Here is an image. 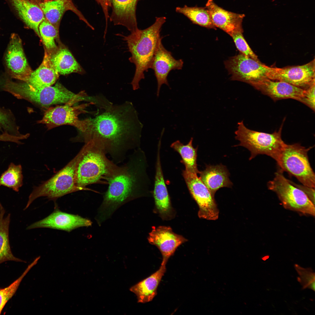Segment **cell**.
<instances>
[{
    "instance_id": "1",
    "label": "cell",
    "mask_w": 315,
    "mask_h": 315,
    "mask_svg": "<svg viewBox=\"0 0 315 315\" xmlns=\"http://www.w3.org/2000/svg\"><path fill=\"white\" fill-rule=\"evenodd\" d=\"M93 105L97 108L80 140L90 141L102 149L117 164L126 158L129 152L140 147L143 125L132 102L113 104L104 96H94Z\"/></svg>"
},
{
    "instance_id": "2",
    "label": "cell",
    "mask_w": 315,
    "mask_h": 315,
    "mask_svg": "<svg viewBox=\"0 0 315 315\" xmlns=\"http://www.w3.org/2000/svg\"><path fill=\"white\" fill-rule=\"evenodd\" d=\"M127 157L119 172L108 181V188L95 218L99 225L123 204L150 192V181L145 152L139 147Z\"/></svg>"
},
{
    "instance_id": "3",
    "label": "cell",
    "mask_w": 315,
    "mask_h": 315,
    "mask_svg": "<svg viewBox=\"0 0 315 315\" xmlns=\"http://www.w3.org/2000/svg\"><path fill=\"white\" fill-rule=\"evenodd\" d=\"M166 18L156 17L154 23L143 30L138 29L127 36H120L127 43L131 54L130 62L135 66V71L131 83L134 90L139 88V83L145 78L144 73L150 68L160 40V32Z\"/></svg>"
},
{
    "instance_id": "4",
    "label": "cell",
    "mask_w": 315,
    "mask_h": 315,
    "mask_svg": "<svg viewBox=\"0 0 315 315\" xmlns=\"http://www.w3.org/2000/svg\"><path fill=\"white\" fill-rule=\"evenodd\" d=\"M75 172L76 185L81 190L101 180H108L120 171V166L107 158L101 148L91 142L85 144Z\"/></svg>"
},
{
    "instance_id": "5",
    "label": "cell",
    "mask_w": 315,
    "mask_h": 315,
    "mask_svg": "<svg viewBox=\"0 0 315 315\" xmlns=\"http://www.w3.org/2000/svg\"><path fill=\"white\" fill-rule=\"evenodd\" d=\"M3 89L17 98L44 106L62 103L73 105L86 101L88 96L84 91L74 93L59 83L54 86L37 87L25 82H15L9 79L5 83Z\"/></svg>"
},
{
    "instance_id": "6",
    "label": "cell",
    "mask_w": 315,
    "mask_h": 315,
    "mask_svg": "<svg viewBox=\"0 0 315 315\" xmlns=\"http://www.w3.org/2000/svg\"><path fill=\"white\" fill-rule=\"evenodd\" d=\"M283 123L278 131L270 134L249 129L243 121L239 122L235 134L240 143L235 146H242L249 150L251 154L249 160L258 155H265L277 162L286 144L281 136Z\"/></svg>"
},
{
    "instance_id": "7",
    "label": "cell",
    "mask_w": 315,
    "mask_h": 315,
    "mask_svg": "<svg viewBox=\"0 0 315 315\" xmlns=\"http://www.w3.org/2000/svg\"><path fill=\"white\" fill-rule=\"evenodd\" d=\"M82 154L81 149L63 168L48 180L34 187L29 197L24 209L34 200L41 197L56 199L64 195L81 190L76 185L75 172Z\"/></svg>"
},
{
    "instance_id": "8",
    "label": "cell",
    "mask_w": 315,
    "mask_h": 315,
    "mask_svg": "<svg viewBox=\"0 0 315 315\" xmlns=\"http://www.w3.org/2000/svg\"><path fill=\"white\" fill-rule=\"evenodd\" d=\"M312 148H306L299 143L286 144L277 163L282 172L295 177L302 185L314 188L315 174L308 155Z\"/></svg>"
},
{
    "instance_id": "9",
    "label": "cell",
    "mask_w": 315,
    "mask_h": 315,
    "mask_svg": "<svg viewBox=\"0 0 315 315\" xmlns=\"http://www.w3.org/2000/svg\"><path fill=\"white\" fill-rule=\"evenodd\" d=\"M267 185L269 190L276 193L285 209L315 216V205L303 191L292 184L279 169Z\"/></svg>"
},
{
    "instance_id": "10",
    "label": "cell",
    "mask_w": 315,
    "mask_h": 315,
    "mask_svg": "<svg viewBox=\"0 0 315 315\" xmlns=\"http://www.w3.org/2000/svg\"><path fill=\"white\" fill-rule=\"evenodd\" d=\"M225 64L232 80L244 82L253 87L268 78L273 68L241 53L227 60Z\"/></svg>"
},
{
    "instance_id": "11",
    "label": "cell",
    "mask_w": 315,
    "mask_h": 315,
    "mask_svg": "<svg viewBox=\"0 0 315 315\" xmlns=\"http://www.w3.org/2000/svg\"><path fill=\"white\" fill-rule=\"evenodd\" d=\"M182 174L191 196L198 206V217L209 220H217L219 211L214 196L197 174L185 169Z\"/></svg>"
},
{
    "instance_id": "12",
    "label": "cell",
    "mask_w": 315,
    "mask_h": 315,
    "mask_svg": "<svg viewBox=\"0 0 315 315\" xmlns=\"http://www.w3.org/2000/svg\"><path fill=\"white\" fill-rule=\"evenodd\" d=\"M90 104L89 103L72 106V104H66L50 108L46 111L43 117L38 123L45 124L48 130L62 125H70L77 128L82 134L87 128L89 120H80L78 116L80 113L86 112L84 109Z\"/></svg>"
},
{
    "instance_id": "13",
    "label": "cell",
    "mask_w": 315,
    "mask_h": 315,
    "mask_svg": "<svg viewBox=\"0 0 315 315\" xmlns=\"http://www.w3.org/2000/svg\"><path fill=\"white\" fill-rule=\"evenodd\" d=\"M4 63L7 72L12 78L26 81L32 71L29 66L19 36L13 33L4 55Z\"/></svg>"
},
{
    "instance_id": "14",
    "label": "cell",
    "mask_w": 315,
    "mask_h": 315,
    "mask_svg": "<svg viewBox=\"0 0 315 315\" xmlns=\"http://www.w3.org/2000/svg\"><path fill=\"white\" fill-rule=\"evenodd\" d=\"M315 68L314 59L302 65L281 68L273 67L268 78L305 90L315 83Z\"/></svg>"
},
{
    "instance_id": "15",
    "label": "cell",
    "mask_w": 315,
    "mask_h": 315,
    "mask_svg": "<svg viewBox=\"0 0 315 315\" xmlns=\"http://www.w3.org/2000/svg\"><path fill=\"white\" fill-rule=\"evenodd\" d=\"M148 240L158 249L162 256L161 264L165 265L177 248L187 241L182 236L174 232L170 227L164 226L153 227Z\"/></svg>"
},
{
    "instance_id": "16",
    "label": "cell",
    "mask_w": 315,
    "mask_h": 315,
    "mask_svg": "<svg viewBox=\"0 0 315 315\" xmlns=\"http://www.w3.org/2000/svg\"><path fill=\"white\" fill-rule=\"evenodd\" d=\"M160 148H158L155 164L154 190L153 195L155 203V211L163 220L173 219L175 215L172 208L165 181L160 157Z\"/></svg>"
},
{
    "instance_id": "17",
    "label": "cell",
    "mask_w": 315,
    "mask_h": 315,
    "mask_svg": "<svg viewBox=\"0 0 315 315\" xmlns=\"http://www.w3.org/2000/svg\"><path fill=\"white\" fill-rule=\"evenodd\" d=\"M92 224V221L88 219L56 209L44 219L29 226L27 229L49 228L70 232L79 227L90 226Z\"/></svg>"
},
{
    "instance_id": "18",
    "label": "cell",
    "mask_w": 315,
    "mask_h": 315,
    "mask_svg": "<svg viewBox=\"0 0 315 315\" xmlns=\"http://www.w3.org/2000/svg\"><path fill=\"white\" fill-rule=\"evenodd\" d=\"M162 38L159 42L150 67L153 70L157 80V96L162 85L169 87L167 78L169 72L173 70L182 69L183 64L182 60H176L171 52L165 48L162 42Z\"/></svg>"
},
{
    "instance_id": "19",
    "label": "cell",
    "mask_w": 315,
    "mask_h": 315,
    "mask_svg": "<svg viewBox=\"0 0 315 315\" xmlns=\"http://www.w3.org/2000/svg\"><path fill=\"white\" fill-rule=\"evenodd\" d=\"M212 21L217 27L230 36L233 34L243 32L242 22L245 15L229 11L218 6L213 0H208L205 5Z\"/></svg>"
},
{
    "instance_id": "20",
    "label": "cell",
    "mask_w": 315,
    "mask_h": 315,
    "mask_svg": "<svg viewBox=\"0 0 315 315\" xmlns=\"http://www.w3.org/2000/svg\"><path fill=\"white\" fill-rule=\"evenodd\" d=\"M140 0H109L111 10L109 19L115 25L123 26L131 33L136 31L137 5Z\"/></svg>"
},
{
    "instance_id": "21",
    "label": "cell",
    "mask_w": 315,
    "mask_h": 315,
    "mask_svg": "<svg viewBox=\"0 0 315 315\" xmlns=\"http://www.w3.org/2000/svg\"><path fill=\"white\" fill-rule=\"evenodd\" d=\"M273 101L291 99L300 102L304 90L286 82L268 78L259 82L253 87Z\"/></svg>"
},
{
    "instance_id": "22",
    "label": "cell",
    "mask_w": 315,
    "mask_h": 315,
    "mask_svg": "<svg viewBox=\"0 0 315 315\" xmlns=\"http://www.w3.org/2000/svg\"><path fill=\"white\" fill-rule=\"evenodd\" d=\"M10 1L24 22L41 37L38 27L45 18L39 6L30 0Z\"/></svg>"
},
{
    "instance_id": "23",
    "label": "cell",
    "mask_w": 315,
    "mask_h": 315,
    "mask_svg": "<svg viewBox=\"0 0 315 315\" xmlns=\"http://www.w3.org/2000/svg\"><path fill=\"white\" fill-rule=\"evenodd\" d=\"M166 270V265L161 264L156 272L130 288V290L136 296L138 302L144 303L153 300Z\"/></svg>"
},
{
    "instance_id": "24",
    "label": "cell",
    "mask_w": 315,
    "mask_h": 315,
    "mask_svg": "<svg viewBox=\"0 0 315 315\" xmlns=\"http://www.w3.org/2000/svg\"><path fill=\"white\" fill-rule=\"evenodd\" d=\"M206 167L204 170L200 172L199 177L214 196L220 188L232 186L233 184L229 178V173L226 166L220 164Z\"/></svg>"
},
{
    "instance_id": "25",
    "label": "cell",
    "mask_w": 315,
    "mask_h": 315,
    "mask_svg": "<svg viewBox=\"0 0 315 315\" xmlns=\"http://www.w3.org/2000/svg\"><path fill=\"white\" fill-rule=\"evenodd\" d=\"M59 76V73L50 61V54L45 49L42 63L36 70L32 71L25 82L37 87L49 86L55 83Z\"/></svg>"
},
{
    "instance_id": "26",
    "label": "cell",
    "mask_w": 315,
    "mask_h": 315,
    "mask_svg": "<svg viewBox=\"0 0 315 315\" xmlns=\"http://www.w3.org/2000/svg\"><path fill=\"white\" fill-rule=\"evenodd\" d=\"M48 52L50 61L59 74L65 75L73 72L83 73L82 68L66 48H58L55 50Z\"/></svg>"
},
{
    "instance_id": "27",
    "label": "cell",
    "mask_w": 315,
    "mask_h": 315,
    "mask_svg": "<svg viewBox=\"0 0 315 315\" xmlns=\"http://www.w3.org/2000/svg\"><path fill=\"white\" fill-rule=\"evenodd\" d=\"M193 138L192 137L188 143L184 144L179 140H177L170 145V147L180 155L181 162L185 167V169L194 174H199L197 163L198 147L194 148L192 146Z\"/></svg>"
},
{
    "instance_id": "28",
    "label": "cell",
    "mask_w": 315,
    "mask_h": 315,
    "mask_svg": "<svg viewBox=\"0 0 315 315\" xmlns=\"http://www.w3.org/2000/svg\"><path fill=\"white\" fill-rule=\"evenodd\" d=\"M38 6L45 19L58 29L64 13L68 10H71L68 5L61 0H44Z\"/></svg>"
},
{
    "instance_id": "29",
    "label": "cell",
    "mask_w": 315,
    "mask_h": 315,
    "mask_svg": "<svg viewBox=\"0 0 315 315\" xmlns=\"http://www.w3.org/2000/svg\"><path fill=\"white\" fill-rule=\"evenodd\" d=\"M176 11L184 15L193 24L207 28L216 29L205 7H189L185 5L182 7H177Z\"/></svg>"
},
{
    "instance_id": "30",
    "label": "cell",
    "mask_w": 315,
    "mask_h": 315,
    "mask_svg": "<svg viewBox=\"0 0 315 315\" xmlns=\"http://www.w3.org/2000/svg\"><path fill=\"white\" fill-rule=\"evenodd\" d=\"M10 221V214L0 218V264L8 261L26 262L15 257L11 251L9 239Z\"/></svg>"
},
{
    "instance_id": "31",
    "label": "cell",
    "mask_w": 315,
    "mask_h": 315,
    "mask_svg": "<svg viewBox=\"0 0 315 315\" xmlns=\"http://www.w3.org/2000/svg\"><path fill=\"white\" fill-rule=\"evenodd\" d=\"M0 131L2 134L21 139H25L29 135L22 134L12 111L9 109L0 107Z\"/></svg>"
},
{
    "instance_id": "32",
    "label": "cell",
    "mask_w": 315,
    "mask_h": 315,
    "mask_svg": "<svg viewBox=\"0 0 315 315\" xmlns=\"http://www.w3.org/2000/svg\"><path fill=\"white\" fill-rule=\"evenodd\" d=\"M23 178L21 166L12 163L0 176V186H5L18 192L22 185Z\"/></svg>"
},
{
    "instance_id": "33",
    "label": "cell",
    "mask_w": 315,
    "mask_h": 315,
    "mask_svg": "<svg viewBox=\"0 0 315 315\" xmlns=\"http://www.w3.org/2000/svg\"><path fill=\"white\" fill-rule=\"evenodd\" d=\"M38 30L46 49L49 52L55 50L58 48L55 40L58 36L59 29L45 19L39 25Z\"/></svg>"
},
{
    "instance_id": "34",
    "label": "cell",
    "mask_w": 315,
    "mask_h": 315,
    "mask_svg": "<svg viewBox=\"0 0 315 315\" xmlns=\"http://www.w3.org/2000/svg\"><path fill=\"white\" fill-rule=\"evenodd\" d=\"M39 258V257L35 258L28 265L22 275L10 285L4 288H0V314L7 302L14 295L24 277L32 268L36 264Z\"/></svg>"
},
{
    "instance_id": "35",
    "label": "cell",
    "mask_w": 315,
    "mask_h": 315,
    "mask_svg": "<svg viewBox=\"0 0 315 315\" xmlns=\"http://www.w3.org/2000/svg\"><path fill=\"white\" fill-rule=\"evenodd\" d=\"M294 268L299 276L298 281L302 286V289L308 288L315 291V273L311 268H304L297 264Z\"/></svg>"
},
{
    "instance_id": "36",
    "label": "cell",
    "mask_w": 315,
    "mask_h": 315,
    "mask_svg": "<svg viewBox=\"0 0 315 315\" xmlns=\"http://www.w3.org/2000/svg\"><path fill=\"white\" fill-rule=\"evenodd\" d=\"M243 33H235L231 36L237 48L241 53L256 60L260 61L257 56L254 53L244 39Z\"/></svg>"
},
{
    "instance_id": "37",
    "label": "cell",
    "mask_w": 315,
    "mask_h": 315,
    "mask_svg": "<svg viewBox=\"0 0 315 315\" xmlns=\"http://www.w3.org/2000/svg\"><path fill=\"white\" fill-rule=\"evenodd\" d=\"M300 102L315 111V83L304 90Z\"/></svg>"
},
{
    "instance_id": "38",
    "label": "cell",
    "mask_w": 315,
    "mask_h": 315,
    "mask_svg": "<svg viewBox=\"0 0 315 315\" xmlns=\"http://www.w3.org/2000/svg\"><path fill=\"white\" fill-rule=\"evenodd\" d=\"M289 180L292 184L303 191L315 205L314 188L309 187L303 185H299L294 183L291 181Z\"/></svg>"
},
{
    "instance_id": "39",
    "label": "cell",
    "mask_w": 315,
    "mask_h": 315,
    "mask_svg": "<svg viewBox=\"0 0 315 315\" xmlns=\"http://www.w3.org/2000/svg\"><path fill=\"white\" fill-rule=\"evenodd\" d=\"M97 4L100 5L104 13L106 22V29L108 22L109 18L108 10L109 8V0H95Z\"/></svg>"
},
{
    "instance_id": "40",
    "label": "cell",
    "mask_w": 315,
    "mask_h": 315,
    "mask_svg": "<svg viewBox=\"0 0 315 315\" xmlns=\"http://www.w3.org/2000/svg\"><path fill=\"white\" fill-rule=\"evenodd\" d=\"M61 0L65 2L69 6L71 9V10L75 13L79 17L81 20L85 21L86 19L77 9L75 7L73 4L71 0Z\"/></svg>"
},
{
    "instance_id": "41",
    "label": "cell",
    "mask_w": 315,
    "mask_h": 315,
    "mask_svg": "<svg viewBox=\"0 0 315 315\" xmlns=\"http://www.w3.org/2000/svg\"><path fill=\"white\" fill-rule=\"evenodd\" d=\"M5 213V210L2 205L0 203V218L4 216Z\"/></svg>"
},
{
    "instance_id": "42",
    "label": "cell",
    "mask_w": 315,
    "mask_h": 315,
    "mask_svg": "<svg viewBox=\"0 0 315 315\" xmlns=\"http://www.w3.org/2000/svg\"><path fill=\"white\" fill-rule=\"evenodd\" d=\"M32 2L35 3L36 4L39 5V4L41 2L43 1L44 0H30Z\"/></svg>"
}]
</instances>
